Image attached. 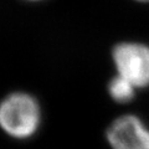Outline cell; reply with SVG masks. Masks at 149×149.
I'll return each mask as SVG.
<instances>
[{
	"label": "cell",
	"mask_w": 149,
	"mask_h": 149,
	"mask_svg": "<svg viewBox=\"0 0 149 149\" xmlns=\"http://www.w3.org/2000/svg\"><path fill=\"white\" fill-rule=\"evenodd\" d=\"M44 111L39 98L27 91L9 92L0 100V130L15 141H29L41 129Z\"/></svg>",
	"instance_id": "1"
},
{
	"label": "cell",
	"mask_w": 149,
	"mask_h": 149,
	"mask_svg": "<svg viewBox=\"0 0 149 149\" xmlns=\"http://www.w3.org/2000/svg\"><path fill=\"white\" fill-rule=\"evenodd\" d=\"M112 65L116 73L138 90L149 87V45L141 41H118L111 49Z\"/></svg>",
	"instance_id": "2"
},
{
	"label": "cell",
	"mask_w": 149,
	"mask_h": 149,
	"mask_svg": "<svg viewBox=\"0 0 149 149\" xmlns=\"http://www.w3.org/2000/svg\"><path fill=\"white\" fill-rule=\"evenodd\" d=\"M104 139L111 149H149V127L137 114H120L107 125Z\"/></svg>",
	"instance_id": "3"
},
{
	"label": "cell",
	"mask_w": 149,
	"mask_h": 149,
	"mask_svg": "<svg viewBox=\"0 0 149 149\" xmlns=\"http://www.w3.org/2000/svg\"><path fill=\"white\" fill-rule=\"evenodd\" d=\"M137 91L138 88L133 83H130L128 80L117 73H114V76L111 77V80L107 83V93L109 98L119 104L132 102L137 95Z\"/></svg>",
	"instance_id": "4"
},
{
	"label": "cell",
	"mask_w": 149,
	"mask_h": 149,
	"mask_svg": "<svg viewBox=\"0 0 149 149\" xmlns=\"http://www.w3.org/2000/svg\"><path fill=\"white\" fill-rule=\"evenodd\" d=\"M24 1H29V3H40V1H44V0H24Z\"/></svg>",
	"instance_id": "5"
},
{
	"label": "cell",
	"mask_w": 149,
	"mask_h": 149,
	"mask_svg": "<svg viewBox=\"0 0 149 149\" xmlns=\"http://www.w3.org/2000/svg\"><path fill=\"white\" fill-rule=\"evenodd\" d=\"M137 3H144V4H149V0H134Z\"/></svg>",
	"instance_id": "6"
}]
</instances>
